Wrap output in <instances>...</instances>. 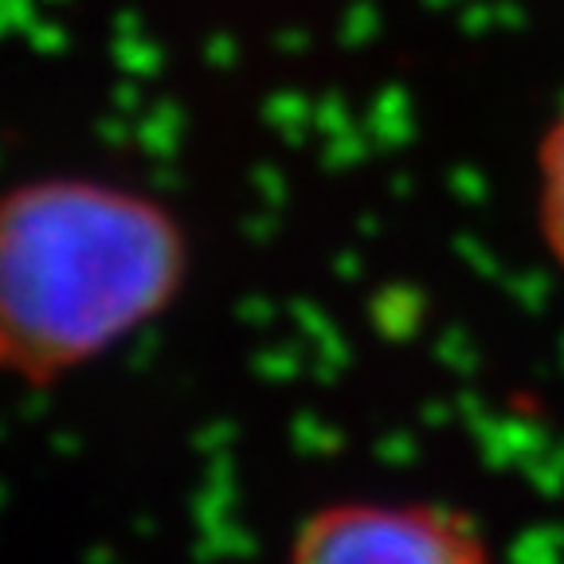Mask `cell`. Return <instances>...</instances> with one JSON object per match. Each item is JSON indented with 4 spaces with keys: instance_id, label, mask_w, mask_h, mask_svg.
Instances as JSON below:
<instances>
[{
    "instance_id": "6da1fadb",
    "label": "cell",
    "mask_w": 564,
    "mask_h": 564,
    "mask_svg": "<svg viewBox=\"0 0 564 564\" xmlns=\"http://www.w3.org/2000/svg\"><path fill=\"white\" fill-rule=\"evenodd\" d=\"M185 224L158 196L55 173L0 204V361L52 388L158 322L188 282Z\"/></svg>"
},
{
    "instance_id": "7a4b0ae2",
    "label": "cell",
    "mask_w": 564,
    "mask_h": 564,
    "mask_svg": "<svg viewBox=\"0 0 564 564\" xmlns=\"http://www.w3.org/2000/svg\"><path fill=\"white\" fill-rule=\"evenodd\" d=\"M286 564H498L482 529L435 502H329L294 529Z\"/></svg>"
},
{
    "instance_id": "3957f363",
    "label": "cell",
    "mask_w": 564,
    "mask_h": 564,
    "mask_svg": "<svg viewBox=\"0 0 564 564\" xmlns=\"http://www.w3.org/2000/svg\"><path fill=\"white\" fill-rule=\"evenodd\" d=\"M538 231L564 274V106L538 141Z\"/></svg>"
}]
</instances>
